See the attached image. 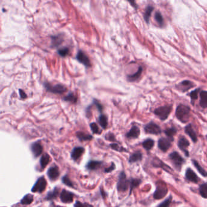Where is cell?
<instances>
[{"mask_svg": "<svg viewBox=\"0 0 207 207\" xmlns=\"http://www.w3.org/2000/svg\"><path fill=\"white\" fill-rule=\"evenodd\" d=\"M45 87L48 91L53 93H57V94H62L63 93L66 91L67 90L66 87L60 84H56L55 85H52L51 84H50L48 83H46Z\"/></svg>", "mask_w": 207, "mask_h": 207, "instance_id": "cell-4", "label": "cell"}, {"mask_svg": "<svg viewBox=\"0 0 207 207\" xmlns=\"http://www.w3.org/2000/svg\"><path fill=\"white\" fill-rule=\"evenodd\" d=\"M144 130L146 133L156 135L159 134L162 132L160 127L153 122H150L147 124L144 127Z\"/></svg>", "mask_w": 207, "mask_h": 207, "instance_id": "cell-7", "label": "cell"}, {"mask_svg": "<svg viewBox=\"0 0 207 207\" xmlns=\"http://www.w3.org/2000/svg\"><path fill=\"white\" fill-rule=\"evenodd\" d=\"M58 53L61 57H65L69 54V49L67 47H63L58 50Z\"/></svg>", "mask_w": 207, "mask_h": 207, "instance_id": "cell-39", "label": "cell"}, {"mask_svg": "<svg viewBox=\"0 0 207 207\" xmlns=\"http://www.w3.org/2000/svg\"><path fill=\"white\" fill-rule=\"evenodd\" d=\"M185 176H186L187 179L191 182L195 183H197L198 182V176L191 168H188L187 170L186 173H185Z\"/></svg>", "mask_w": 207, "mask_h": 207, "instance_id": "cell-19", "label": "cell"}, {"mask_svg": "<svg viewBox=\"0 0 207 207\" xmlns=\"http://www.w3.org/2000/svg\"><path fill=\"white\" fill-rule=\"evenodd\" d=\"M154 145V141L152 139H147L145 140L143 142V143H142L143 147L146 150L148 151L150 150L151 149H152Z\"/></svg>", "mask_w": 207, "mask_h": 207, "instance_id": "cell-26", "label": "cell"}, {"mask_svg": "<svg viewBox=\"0 0 207 207\" xmlns=\"http://www.w3.org/2000/svg\"><path fill=\"white\" fill-rule=\"evenodd\" d=\"M153 8L152 6H148L147 7L146 11L145 12V15H144L145 20L146 21V22L147 23H148V22H149L150 17L151 13L153 12Z\"/></svg>", "mask_w": 207, "mask_h": 207, "instance_id": "cell-35", "label": "cell"}, {"mask_svg": "<svg viewBox=\"0 0 207 207\" xmlns=\"http://www.w3.org/2000/svg\"><path fill=\"white\" fill-rule=\"evenodd\" d=\"M98 121L99 124L102 127V128H104V129H105L108 125V119L107 116L104 115H100L98 118Z\"/></svg>", "mask_w": 207, "mask_h": 207, "instance_id": "cell-28", "label": "cell"}, {"mask_svg": "<svg viewBox=\"0 0 207 207\" xmlns=\"http://www.w3.org/2000/svg\"><path fill=\"white\" fill-rule=\"evenodd\" d=\"M142 72V68L141 67H139L138 71L132 75H128L127 76V80L130 82H134L137 81L141 76Z\"/></svg>", "mask_w": 207, "mask_h": 207, "instance_id": "cell-21", "label": "cell"}, {"mask_svg": "<svg viewBox=\"0 0 207 207\" xmlns=\"http://www.w3.org/2000/svg\"><path fill=\"white\" fill-rule=\"evenodd\" d=\"M171 200H172V197L170 196L165 201H164L163 202H162L158 207H169L171 202Z\"/></svg>", "mask_w": 207, "mask_h": 207, "instance_id": "cell-41", "label": "cell"}, {"mask_svg": "<svg viewBox=\"0 0 207 207\" xmlns=\"http://www.w3.org/2000/svg\"><path fill=\"white\" fill-rule=\"evenodd\" d=\"M190 116V109L188 106L179 104L176 110V116L182 123H187Z\"/></svg>", "mask_w": 207, "mask_h": 207, "instance_id": "cell-1", "label": "cell"}, {"mask_svg": "<svg viewBox=\"0 0 207 207\" xmlns=\"http://www.w3.org/2000/svg\"><path fill=\"white\" fill-rule=\"evenodd\" d=\"M115 169V163H112L110 167H109V168H106V169L105 170V173H110V172H111V171H113Z\"/></svg>", "mask_w": 207, "mask_h": 207, "instance_id": "cell-47", "label": "cell"}, {"mask_svg": "<svg viewBox=\"0 0 207 207\" xmlns=\"http://www.w3.org/2000/svg\"><path fill=\"white\" fill-rule=\"evenodd\" d=\"M62 182H63L64 184H65V185H66L67 186L70 187H73L72 182H71V181H70V179H69V177L67 176H64V177H62Z\"/></svg>", "mask_w": 207, "mask_h": 207, "instance_id": "cell-40", "label": "cell"}, {"mask_svg": "<svg viewBox=\"0 0 207 207\" xmlns=\"http://www.w3.org/2000/svg\"><path fill=\"white\" fill-rule=\"evenodd\" d=\"M142 158V154L140 152H136L132 154L129 158L130 163H134L141 161Z\"/></svg>", "mask_w": 207, "mask_h": 207, "instance_id": "cell-25", "label": "cell"}, {"mask_svg": "<svg viewBox=\"0 0 207 207\" xmlns=\"http://www.w3.org/2000/svg\"><path fill=\"white\" fill-rule=\"evenodd\" d=\"M155 19L158 23L161 26H162L163 25V19L161 15V13L159 12H156L155 14Z\"/></svg>", "mask_w": 207, "mask_h": 207, "instance_id": "cell-38", "label": "cell"}, {"mask_svg": "<svg viewBox=\"0 0 207 207\" xmlns=\"http://www.w3.org/2000/svg\"><path fill=\"white\" fill-rule=\"evenodd\" d=\"M19 93H20V95H21V98H24L26 97V94H25V93H24L23 90H19Z\"/></svg>", "mask_w": 207, "mask_h": 207, "instance_id": "cell-49", "label": "cell"}, {"mask_svg": "<svg viewBox=\"0 0 207 207\" xmlns=\"http://www.w3.org/2000/svg\"><path fill=\"white\" fill-rule=\"evenodd\" d=\"M63 41V38L61 35H57L52 37V44L53 47L60 46Z\"/></svg>", "mask_w": 207, "mask_h": 207, "instance_id": "cell-30", "label": "cell"}, {"mask_svg": "<svg viewBox=\"0 0 207 207\" xmlns=\"http://www.w3.org/2000/svg\"><path fill=\"white\" fill-rule=\"evenodd\" d=\"M91 130L92 131V132L94 134H99L100 133L99 132V127L98 126V125L95 123H92L90 124V125Z\"/></svg>", "mask_w": 207, "mask_h": 207, "instance_id": "cell-42", "label": "cell"}, {"mask_svg": "<svg viewBox=\"0 0 207 207\" xmlns=\"http://www.w3.org/2000/svg\"><path fill=\"white\" fill-rule=\"evenodd\" d=\"M58 193H59L58 190L57 188H55L53 191L48 192L47 196H46V199L47 200H51V199H55L58 196Z\"/></svg>", "mask_w": 207, "mask_h": 207, "instance_id": "cell-36", "label": "cell"}, {"mask_svg": "<svg viewBox=\"0 0 207 207\" xmlns=\"http://www.w3.org/2000/svg\"><path fill=\"white\" fill-rule=\"evenodd\" d=\"M199 104L202 108H207V91H202L200 93Z\"/></svg>", "mask_w": 207, "mask_h": 207, "instance_id": "cell-20", "label": "cell"}, {"mask_svg": "<svg viewBox=\"0 0 207 207\" xmlns=\"http://www.w3.org/2000/svg\"><path fill=\"white\" fill-rule=\"evenodd\" d=\"M33 201V197L30 195H27L24 197V198L21 200V203L23 205L30 204Z\"/></svg>", "mask_w": 207, "mask_h": 207, "instance_id": "cell-32", "label": "cell"}, {"mask_svg": "<svg viewBox=\"0 0 207 207\" xmlns=\"http://www.w3.org/2000/svg\"><path fill=\"white\" fill-rule=\"evenodd\" d=\"M47 174L50 179L55 180L60 176L58 168L56 166L50 168L47 171Z\"/></svg>", "mask_w": 207, "mask_h": 207, "instance_id": "cell-16", "label": "cell"}, {"mask_svg": "<svg viewBox=\"0 0 207 207\" xmlns=\"http://www.w3.org/2000/svg\"><path fill=\"white\" fill-rule=\"evenodd\" d=\"M177 145L181 150H182L185 153V156L187 157L189 156V152L187 148L190 146V142L186 138L181 136L179 140H178Z\"/></svg>", "mask_w": 207, "mask_h": 207, "instance_id": "cell-8", "label": "cell"}, {"mask_svg": "<svg viewBox=\"0 0 207 207\" xmlns=\"http://www.w3.org/2000/svg\"><path fill=\"white\" fill-rule=\"evenodd\" d=\"M130 182L127 179L126 175L124 172H122L119 177V180L117 184V188L119 191L124 192L128 190Z\"/></svg>", "mask_w": 207, "mask_h": 207, "instance_id": "cell-3", "label": "cell"}, {"mask_svg": "<svg viewBox=\"0 0 207 207\" xmlns=\"http://www.w3.org/2000/svg\"><path fill=\"white\" fill-rule=\"evenodd\" d=\"M200 91V89H196L195 90L192 91L189 94V96L191 98L192 104H193V102L197 99L198 98V93Z\"/></svg>", "mask_w": 207, "mask_h": 207, "instance_id": "cell-33", "label": "cell"}, {"mask_svg": "<svg viewBox=\"0 0 207 207\" xmlns=\"http://www.w3.org/2000/svg\"><path fill=\"white\" fill-rule=\"evenodd\" d=\"M73 194L67 190H63L61 192L60 198L61 201L64 203H71L73 201Z\"/></svg>", "mask_w": 207, "mask_h": 207, "instance_id": "cell-13", "label": "cell"}, {"mask_svg": "<svg viewBox=\"0 0 207 207\" xmlns=\"http://www.w3.org/2000/svg\"><path fill=\"white\" fill-rule=\"evenodd\" d=\"M164 133H165V134H166L168 139H170L171 141H174L173 137L177 133V129L174 127L168 128L167 129L165 130Z\"/></svg>", "mask_w": 207, "mask_h": 207, "instance_id": "cell-22", "label": "cell"}, {"mask_svg": "<svg viewBox=\"0 0 207 207\" xmlns=\"http://www.w3.org/2000/svg\"><path fill=\"white\" fill-rule=\"evenodd\" d=\"M93 103H94V104L96 105V106L97 107V108H98V110H99L100 112H102V109H103L102 105L101 104H100V103L97 101V100H96V99H94V100H93Z\"/></svg>", "mask_w": 207, "mask_h": 207, "instance_id": "cell-46", "label": "cell"}, {"mask_svg": "<svg viewBox=\"0 0 207 207\" xmlns=\"http://www.w3.org/2000/svg\"><path fill=\"white\" fill-rule=\"evenodd\" d=\"M50 159H51V158H50V156L47 154H44L42 156L40 159V164L42 168H44L48 165V163L50 162Z\"/></svg>", "mask_w": 207, "mask_h": 207, "instance_id": "cell-27", "label": "cell"}, {"mask_svg": "<svg viewBox=\"0 0 207 207\" xmlns=\"http://www.w3.org/2000/svg\"><path fill=\"white\" fill-rule=\"evenodd\" d=\"M91 206L90 205L86 204V203H85V204H83L81 202H76L75 205H74V207H90Z\"/></svg>", "mask_w": 207, "mask_h": 207, "instance_id": "cell-44", "label": "cell"}, {"mask_svg": "<svg viewBox=\"0 0 207 207\" xmlns=\"http://www.w3.org/2000/svg\"><path fill=\"white\" fill-rule=\"evenodd\" d=\"M127 1L132 4V6L134 7L135 8H136V5L135 3V0H127Z\"/></svg>", "mask_w": 207, "mask_h": 207, "instance_id": "cell-48", "label": "cell"}, {"mask_svg": "<svg viewBox=\"0 0 207 207\" xmlns=\"http://www.w3.org/2000/svg\"><path fill=\"white\" fill-rule=\"evenodd\" d=\"M199 192L201 195L205 199H207V184H202L199 187Z\"/></svg>", "mask_w": 207, "mask_h": 207, "instance_id": "cell-34", "label": "cell"}, {"mask_svg": "<svg viewBox=\"0 0 207 207\" xmlns=\"http://www.w3.org/2000/svg\"><path fill=\"white\" fill-rule=\"evenodd\" d=\"M110 147H111V148L112 149L114 150H116V151L123 152L125 150L124 148L119 146L118 144H112L110 145Z\"/></svg>", "mask_w": 207, "mask_h": 207, "instance_id": "cell-43", "label": "cell"}, {"mask_svg": "<svg viewBox=\"0 0 207 207\" xmlns=\"http://www.w3.org/2000/svg\"><path fill=\"white\" fill-rule=\"evenodd\" d=\"M195 86V85L192 82L189 80H184L178 84L176 85V88L182 92H186Z\"/></svg>", "mask_w": 207, "mask_h": 207, "instance_id": "cell-10", "label": "cell"}, {"mask_svg": "<svg viewBox=\"0 0 207 207\" xmlns=\"http://www.w3.org/2000/svg\"><path fill=\"white\" fill-rule=\"evenodd\" d=\"M169 158L177 168H180L184 162V159L182 158V157L177 152H173L170 153Z\"/></svg>", "mask_w": 207, "mask_h": 207, "instance_id": "cell-6", "label": "cell"}, {"mask_svg": "<svg viewBox=\"0 0 207 207\" xmlns=\"http://www.w3.org/2000/svg\"><path fill=\"white\" fill-rule=\"evenodd\" d=\"M140 134V129L137 126H133L130 131L128 132L126 136L127 138H138Z\"/></svg>", "mask_w": 207, "mask_h": 207, "instance_id": "cell-17", "label": "cell"}, {"mask_svg": "<svg viewBox=\"0 0 207 207\" xmlns=\"http://www.w3.org/2000/svg\"><path fill=\"white\" fill-rule=\"evenodd\" d=\"M171 110H172V108H171V105L162 106L155 109L154 113L161 120H165L168 118Z\"/></svg>", "mask_w": 207, "mask_h": 207, "instance_id": "cell-2", "label": "cell"}, {"mask_svg": "<svg viewBox=\"0 0 207 207\" xmlns=\"http://www.w3.org/2000/svg\"><path fill=\"white\" fill-rule=\"evenodd\" d=\"M185 132L187 135L189 136L192 142H194L195 143L197 142V135L195 131L194 130V128H193V127H192V126L191 124H188L186 127H185Z\"/></svg>", "mask_w": 207, "mask_h": 207, "instance_id": "cell-14", "label": "cell"}, {"mask_svg": "<svg viewBox=\"0 0 207 207\" xmlns=\"http://www.w3.org/2000/svg\"><path fill=\"white\" fill-rule=\"evenodd\" d=\"M76 59L80 63L82 64L83 65L86 67H91V63L89 58L82 51H80L78 52L76 55Z\"/></svg>", "mask_w": 207, "mask_h": 207, "instance_id": "cell-12", "label": "cell"}, {"mask_svg": "<svg viewBox=\"0 0 207 207\" xmlns=\"http://www.w3.org/2000/svg\"><path fill=\"white\" fill-rule=\"evenodd\" d=\"M105 139L107 140H108L109 141H115V136H114V134L113 133H109L107 134L105 136Z\"/></svg>", "mask_w": 207, "mask_h": 207, "instance_id": "cell-45", "label": "cell"}, {"mask_svg": "<svg viewBox=\"0 0 207 207\" xmlns=\"http://www.w3.org/2000/svg\"><path fill=\"white\" fill-rule=\"evenodd\" d=\"M76 136L81 141H87L92 139L93 137L90 134H85L81 132H78L76 133Z\"/></svg>", "mask_w": 207, "mask_h": 207, "instance_id": "cell-24", "label": "cell"}, {"mask_svg": "<svg viewBox=\"0 0 207 207\" xmlns=\"http://www.w3.org/2000/svg\"><path fill=\"white\" fill-rule=\"evenodd\" d=\"M171 141L168 138H161L158 141V147L163 152H166L171 145Z\"/></svg>", "mask_w": 207, "mask_h": 207, "instance_id": "cell-11", "label": "cell"}, {"mask_svg": "<svg viewBox=\"0 0 207 207\" xmlns=\"http://www.w3.org/2000/svg\"><path fill=\"white\" fill-rule=\"evenodd\" d=\"M141 181L138 179H132L130 182V190H131V191L130 192H132V190L134 189V188L136 187H138L139 184L141 183Z\"/></svg>", "mask_w": 207, "mask_h": 207, "instance_id": "cell-37", "label": "cell"}, {"mask_svg": "<svg viewBox=\"0 0 207 207\" xmlns=\"http://www.w3.org/2000/svg\"><path fill=\"white\" fill-rule=\"evenodd\" d=\"M192 162L200 174H201L204 176H207V172L201 165H200V164L199 163V162L197 161H196L195 160H192Z\"/></svg>", "mask_w": 207, "mask_h": 207, "instance_id": "cell-31", "label": "cell"}, {"mask_svg": "<svg viewBox=\"0 0 207 207\" xmlns=\"http://www.w3.org/2000/svg\"><path fill=\"white\" fill-rule=\"evenodd\" d=\"M168 192V189L164 183H159L154 192L153 197L155 199L159 200L165 197Z\"/></svg>", "mask_w": 207, "mask_h": 207, "instance_id": "cell-5", "label": "cell"}, {"mask_svg": "<svg viewBox=\"0 0 207 207\" xmlns=\"http://www.w3.org/2000/svg\"><path fill=\"white\" fill-rule=\"evenodd\" d=\"M84 148L82 147H77L73 148L71 153V157L74 161H77L82 155L84 152Z\"/></svg>", "mask_w": 207, "mask_h": 207, "instance_id": "cell-15", "label": "cell"}, {"mask_svg": "<svg viewBox=\"0 0 207 207\" xmlns=\"http://www.w3.org/2000/svg\"><path fill=\"white\" fill-rule=\"evenodd\" d=\"M46 185H47V182L44 179V177H40L39 179H38L36 183L35 184L33 187L32 188V192H42L45 190Z\"/></svg>", "mask_w": 207, "mask_h": 207, "instance_id": "cell-9", "label": "cell"}, {"mask_svg": "<svg viewBox=\"0 0 207 207\" xmlns=\"http://www.w3.org/2000/svg\"><path fill=\"white\" fill-rule=\"evenodd\" d=\"M101 164H102L101 162L96 161H90L87 164L86 167L88 170H94L100 167V166L101 165Z\"/></svg>", "mask_w": 207, "mask_h": 207, "instance_id": "cell-23", "label": "cell"}, {"mask_svg": "<svg viewBox=\"0 0 207 207\" xmlns=\"http://www.w3.org/2000/svg\"><path fill=\"white\" fill-rule=\"evenodd\" d=\"M32 151L35 157H38L43 151V148L39 142H35L32 145Z\"/></svg>", "mask_w": 207, "mask_h": 207, "instance_id": "cell-18", "label": "cell"}, {"mask_svg": "<svg viewBox=\"0 0 207 207\" xmlns=\"http://www.w3.org/2000/svg\"><path fill=\"white\" fill-rule=\"evenodd\" d=\"M56 207H62V206H56Z\"/></svg>", "mask_w": 207, "mask_h": 207, "instance_id": "cell-50", "label": "cell"}, {"mask_svg": "<svg viewBox=\"0 0 207 207\" xmlns=\"http://www.w3.org/2000/svg\"><path fill=\"white\" fill-rule=\"evenodd\" d=\"M64 101H65L68 102H70L72 104H75L77 102V98L73 93H69L63 98Z\"/></svg>", "mask_w": 207, "mask_h": 207, "instance_id": "cell-29", "label": "cell"}]
</instances>
